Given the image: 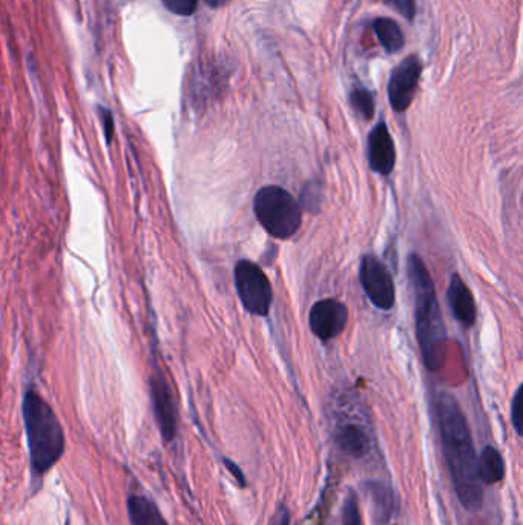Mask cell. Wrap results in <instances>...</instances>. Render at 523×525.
Listing matches in <instances>:
<instances>
[{"label": "cell", "instance_id": "obj_12", "mask_svg": "<svg viewBox=\"0 0 523 525\" xmlns=\"http://www.w3.org/2000/svg\"><path fill=\"white\" fill-rule=\"evenodd\" d=\"M447 300L450 304L454 318L464 327H473L476 324L477 309L476 301L467 283L462 280L461 275L453 274L448 284Z\"/></svg>", "mask_w": 523, "mask_h": 525}, {"label": "cell", "instance_id": "obj_11", "mask_svg": "<svg viewBox=\"0 0 523 525\" xmlns=\"http://www.w3.org/2000/svg\"><path fill=\"white\" fill-rule=\"evenodd\" d=\"M369 163L376 174H392L396 165V149L389 126L378 123L369 136Z\"/></svg>", "mask_w": 523, "mask_h": 525}, {"label": "cell", "instance_id": "obj_23", "mask_svg": "<svg viewBox=\"0 0 523 525\" xmlns=\"http://www.w3.org/2000/svg\"><path fill=\"white\" fill-rule=\"evenodd\" d=\"M100 119H102L103 131H105L106 140L111 143L114 137V117L111 111L106 108H99Z\"/></svg>", "mask_w": 523, "mask_h": 525}, {"label": "cell", "instance_id": "obj_8", "mask_svg": "<svg viewBox=\"0 0 523 525\" xmlns=\"http://www.w3.org/2000/svg\"><path fill=\"white\" fill-rule=\"evenodd\" d=\"M422 76V62L418 56H408L392 71L389 80L390 105L396 113H405L412 105Z\"/></svg>", "mask_w": 523, "mask_h": 525}, {"label": "cell", "instance_id": "obj_19", "mask_svg": "<svg viewBox=\"0 0 523 525\" xmlns=\"http://www.w3.org/2000/svg\"><path fill=\"white\" fill-rule=\"evenodd\" d=\"M343 525H362L361 512H359L358 498L350 492L343 507Z\"/></svg>", "mask_w": 523, "mask_h": 525}, {"label": "cell", "instance_id": "obj_16", "mask_svg": "<svg viewBox=\"0 0 523 525\" xmlns=\"http://www.w3.org/2000/svg\"><path fill=\"white\" fill-rule=\"evenodd\" d=\"M373 30H375L379 43L387 53L396 54L404 48V33L395 20L378 17V19L373 20Z\"/></svg>", "mask_w": 523, "mask_h": 525}, {"label": "cell", "instance_id": "obj_14", "mask_svg": "<svg viewBox=\"0 0 523 525\" xmlns=\"http://www.w3.org/2000/svg\"><path fill=\"white\" fill-rule=\"evenodd\" d=\"M128 515L131 525H168L162 512L146 496H129Z\"/></svg>", "mask_w": 523, "mask_h": 525}, {"label": "cell", "instance_id": "obj_5", "mask_svg": "<svg viewBox=\"0 0 523 525\" xmlns=\"http://www.w3.org/2000/svg\"><path fill=\"white\" fill-rule=\"evenodd\" d=\"M255 215L258 222L272 237L286 238L297 234L303 222L300 203L281 186H264L255 195Z\"/></svg>", "mask_w": 523, "mask_h": 525}, {"label": "cell", "instance_id": "obj_7", "mask_svg": "<svg viewBox=\"0 0 523 525\" xmlns=\"http://www.w3.org/2000/svg\"><path fill=\"white\" fill-rule=\"evenodd\" d=\"M359 280L369 300L381 311H392L396 301L395 283L387 266L375 255H364Z\"/></svg>", "mask_w": 523, "mask_h": 525}, {"label": "cell", "instance_id": "obj_3", "mask_svg": "<svg viewBox=\"0 0 523 525\" xmlns=\"http://www.w3.org/2000/svg\"><path fill=\"white\" fill-rule=\"evenodd\" d=\"M25 433L33 475L42 478L47 475L65 453V432L50 404L34 390L25 393Z\"/></svg>", "mask_w": 523, "mask_h": 525}, {"label": "cell", "instance_id": "obj_13", "mask_svg": "<svg viewBox=\"0 0 523 525\" xmlns=\"http://www.w3.org/2000/svg\"><path fill=\"white\" fill-rule=\"evenodd\" d=\"M367 493L373 506V518L376 524L387 525L398 512V498L392 487L381 481H370L366 484Z\"/></svg>", "mask_w": 523, "mask_h": 525}, {"label": "cell", "instance_id": "obj_15", "mask_svg": "<svg viewBox=\"0 0 523 525\" xmlns=\"http://www.w3.org/2000/svg\"><path fill=\"white\" fill-rule=\"evenodd\" d=\"M479 473H481L482 483L487 486L504 481L505 461L504 456L500 455L499 450L493 446H487L479 456Z\"/></svg>", "mask_w": 523, "mask_h": 525}, {"label": "cell", "instance_id": "obj_21", "mask_svg": "<svg viewBox=\"0 0 523 525\" xmlns=\"http://www.w3.org/2000/svg\"><path fill=\"white\" fill-rule=\"evenodd\" d=\"M163 5L177 16H192L197 11L198 0H162Z\"/></svg>", "mask_w": 523, "mask_h": 525}, {"label": "cell", "instance_id": "obj_9", "mask_svg": "<svg viewBox=\"0 0 523 525\" xmlns=\"http://www.w3.org/2000/svg\"><path fill=\"white\" fill-rule=\"evenodd\" d=\"M349 321V309L341 301L327 298L313 304L309 315L310 329L321 341L339 337Z\"/></svg>", "mask_w": 523, "mask_h": 525}, {"label": "cell", "instance_id": "obj_17", "mask_svg": "<svg viewBox=\"0 0 523 525\" xmlns=\"http://www.w3.org/2000/svg\"><path fill=\"white\" fill-rule=\"evenodd\" d=\"M350 105L359 116L372 120L375 116V96L366 88H355L350 94Z\"/></svg>", "mask_w": 523, "mask_h": 525}, {"label": "cell", "instance_id": "obj_25", "mask_svg": "<svg viewBox=\"0 0 523 525\" xmlns=\"http://www.w3.org/2000/svg\"><path fill=\"white\" fill-rule=\"evenodd\" d=\"M224 464H226V469L229 470L232 475H234L235 479H237L238 484H240L241 487L246 486V479H244V475L243 472H241L240 467H238L234 461H231V459L227 458H224Z\"/></svg>", "mask_w": 523, "mask_h": 525}, {"label": "cell", "instance_id": "obj_26", "mask_svg": "<svg viewBox=\"0 0 523 525\" xmlns=\"http://www.w3.org/2000/svg\"><path fill=\"white\" fill-rule=\"evenodd\" d=\"M232 0H206V4L212 8L226 7L227 4H231Z\"/></svg>", "mask_w": 523, "mask_h": 525}, {"label": "cell", "instance_id": "obj_20", "mask_svg": "<svg viewBox=\"0 0 523 525\" xmlns=\"http://www.w3.org/2000/svg\"><path fill=\"white\" fill-rule=\"evenodd\" d=\"M511 421H513L517 435L523 438V383L514 393L513 403H511Z\"/></svg>", "mask_w": 523, "mask_h": 525}, {"label": "cell", "instance_id": "obj_18", "mask_svg": "<svg viewBox=\"0 0 523 525\" xmlns=\"http://www.w3.org/2000/svg\"><path fill=\"white\" fill-rule=\"evenodd\" d=\"M301 202L307 211H320L321 202H323V188H321L320 182H310L304 186Z\"/></svg>", "mask_w": 523, "mask_h": 525}, {"label": "cell", "instance_id": "obj_1", "mask_svg": "<svg viewBox=\"0 0 523 525\" xmlns=\"http://www.w3.org/2000/svg\"><path fill=\"white\" fill-rule=\"evenodd\" d=\"M436 418L454 492L467 512L479 513L484 506L479 458L474 450L467 418L450 393H439L436 398Z\"/></svg>", "mask_w": 523, "mask_h": 525}, {"label": "cell", "instance_id": "obj_24", "mask_svg": "<svg viewBox=\"0 0 523 525\" xmlns=\"http://www.w3.org/2000/svg\"><path fill=\"white\" fill-rule=\"evenodd\" d=\"M270 525H290V512L284 504L278 507L277 512L270 519Z\"/></svg>", "mask_w": 523, "mask_h": 525}, {"label": "cell", "instance_id": "obj_22", "mask_svg": "<svg viewBox=\"0 0 523 525\" xmlns=\"http://www.w3.org/2000/svg\"><path fill=\"white\" fill-rule=\"evenodd\" d=\"M390 7L398 10L407 20L415 19V2L413 0H385Z\"/></svg>", "mask_w": 523, "mask_h": 525}, {"label": "cell", "instance_id": "obj_6", "mask_svg": "<svg viewBox=\"0 0 523 525\" xmlns=\"http://www.w3.org/2000/svg\"><path fill=\"white\" fill-rule=\"evenodd\" d=\"M235 286L238 297L250 314L266 317L274 301V291L269 278L254 261H238L235 268Z\"/></svg>", "mask_w": 523, "mask_h": 525}, {"label": "cell", "instance_id": "obj_10", "mask_svg": "<svg viewBox=\"0 0 523 525\" xmlns=\"http://www.w3.org/2000/svg\"><path fill=\"white\" fill-rule=\"evenodd\" d=\"M151 397L154 404L155 420L166 443H172L177 436L178 415L174 397L169 384L162 375H154L151 380Z\"/></svg>", "mask_w": 523, "mask_h": 525}, {"label": "cell", "instance_id": "obj_4", "mask_svg": "<svg viewBox=\"0 0 523 525\" xmlns=\"http://www.w3.org/2000/svg\"><path fill=\"white\" fill-rule=\"evenodd\" d=\"M332 435L336 446L352 459L369 456L373 430L366 412L352 395H341L333 407Z\"/></svg>", "mask_w": 523, "mask_h": 525}, {"label": "cell", "instance_id": "obj_2", "mask_svg": "<svg viewBox=\"0 0 523 525\" xmlns=\"http://www.w3.org/2000/svg\"><path fill=\"white\" fill-rule=\"evenodd\" d=\"M408 278L415 295L416 337L428 370H439L447 357V331L435 283L419 255L408 257Z\"/></svg>", "mask_w": 523, "mask_h": 525}]
</instances>
